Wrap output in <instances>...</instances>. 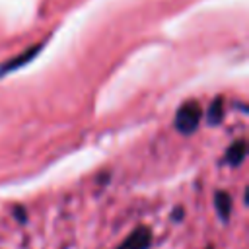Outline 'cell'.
Returning <instances> with one entry per match:
<instances>
[{
    "instance_id": "obj_2",
    "label": "cell",
    "mask_w": 249,
    "mask_h": 249,
    "mask_svg": "<svg viewBox=\"0 0 249 249\" xmlns=\"http://www.w3.org/2000/svg\"><path fill=\"white\" fill-rule=\"evenodd\" d=\"M150 241H152L150 230L144 228V226H140V228L132 230L117 249H148L150 247Z\"/></svg>"
},
{
    "instance_id": "obj_1",
    "label": "cell",
    "mask_w": 249,
    "mask_h": 249,
    "mask_svg": "<svg viewBox=\"0 0 249 249\" xmlns=\"http://www.w3.org/2000/svg\"><path fill=\"white\" fill-rule=\"evenodd\" d=\"M202 121V107L196 101L183 103L175 113V128L181 134H193Z\"/></svg>"
},
{
    "instance_id": "obj_6",
    "label": "cell",
    "mask_w": 249,
    "mask_h": 249,
    "mask_svg": "<svg viewBox=\"0 0 249 249\" xmlns=\"http://www.w3.org/2000/svg\"><path fill=\"white\" fill-rule=\"evenodd\" d=\"M222 117H224V99L216 97V99H212V103L206 111V121H208V124H218L222 121Z\"/></svg>"
},
{
    "instance_id": "obj_3",
    "label": "cell",
    "mask_w": 249,
    "mask_h": 249,
    "mask_svg": "<svg viewBox=\"0 0 249 249\" xmlns=\"http://www.w3.org/2000/svg\"><path fill=\"white\" fill-rule=\"evenodd\" d=\"M245 156H247V144L243 138H239L233 144H230V148L226 152V161L230 165H239L245 160Z\"/></svg>"
},
{
    "instance_id": "obj_4",
    "label": "cell",
    "mask_w": 249,
    "mask_h": 249,
    "mask_svg": "<svg viewBox=\"0 0 249 249\" xmlns=\"http://www.w3.org/2000/svg\"><path fill=\"white\" fill-rule=\"evenodd\" d=\"M214 206H216V214L226 222V220L230 218V214H231V196H230L228 193H224V191L216 193V196H214Z\"/></svg>"
},
{
    "instance_id": "obj_5",
    "label": "cell",
    "mask_w": 249,
    "mask_h": 249,
    "mask_svg": "<svg viewBox=\"0 0 249 249\" xmlns=\"http://www.w3.org/2000/svg\"><path fill=\"white\" fill-rule=\"evenodd\" d=\"M39 49H41V45H35V47H31V49H27V51H25L21 56H18V58H12L10 62H6V64L2 66V70H0V72L4 74V72H10V70H16L18 66H21V64H25L27 60H31Z\"/></svg>"
},
{
    "instance_id": "obj_7",
    "label": "cell",
    "mask_w": 249,
    "mask_h": 249,
    "mask_svg": "<svg viewBox=\"0 0 249 249\" xmlns=\"http://www.w3.org/2000/svg\"><path fill=\"white\" fill-rule=\"evenodd\" d=\"M208 249H210V247H208Z\"/></svg>"
}]
</instances>
